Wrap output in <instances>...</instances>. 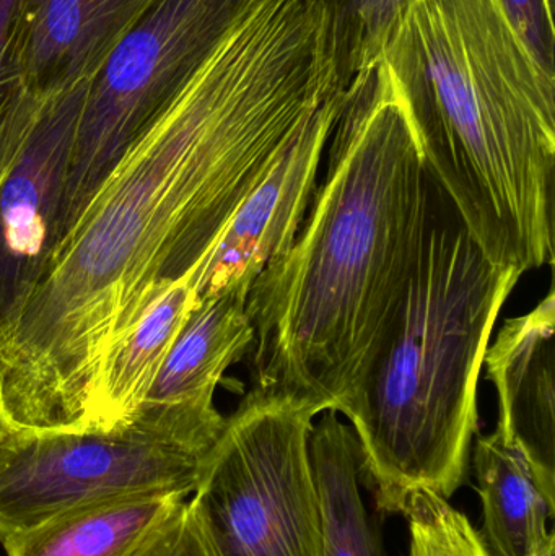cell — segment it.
<instances>
[{
	"label": "cell",
	"mask_w": 555,
	"mask_h": 556,
	"mask_svg": "<svg viewBox=\"0 0 555 556\" xmlns=\"http://www.w3.org/2000/svg\"><path fill=\"white\" fill-rule=\"evenodd\" d=\"M2 376H3V362L0 358V440L5 437L10 431L9 421H7L5 412H3L2 402Z\"/></svg>",
	"instance_id": "22"
},
{
	"label": "cell",
	"mask_w": 555,
	"mask_h": 556,
	"mask_svg": "<svg viewBox=\"0 0 555 556\" xmlns=\"http://www.w3.org/2000/svg\"><path fill=\"white\" fill-rule=\"evenodd\" d=\"M315 418L257 389L225 418L189 502L214 556H323Z\"/></svg>",
	"instance_id": "5"
},
{
	"label": "cell",
	"mask_w": 555,
	"mask_h": 556,
	"mask_svg": "<svg viewBox=\"0 0 555 556\" xmlns=\"http://www.w3.org/2000/svg\"><path fill=\"white\" fill-rule=\"evenodd\" d=\"M339 90L313 111L238 205L212 250L188 278L195 304L250 293L254 280L289 251L316 194L323 153L344 104Z\"/></svg>",
	"instance_id": "9"
},
{
	"label": "cell",
	"mask_w": 555,
	"mask_h": 556,
	"mask_svg": "<svg viewBox=\"0 0 555 556\" xmlns=\"http://www.w3.org/2000/svg\"><path fill=\"white\" fill-rule=\"evenodd\" d=\"M310 456L321 502L323 556H381L361 492V446L338 412H323L321 421L313 425Z\"/></svg>",
	"instance_id": "15"
},
{
	"label": "cell",
	"mask_w": 555,
	"mask_h": 556,
	"mask_svg": "<svg viewBox=\"0 0 555 556\" xmlns=\"http://www.w3.org/2000/svg\"><path fill=\"white\" fill-rule=\"evenodd\" d=\"M194 306V291L185 280L137 324L108 375L98 430H111L136 417Z\"/></svg>",
	"instance_id": "16"
},
{
	"label": "cell",
	"mask_w": 555,
	"mask_h": 556,
	"mask_svg": "<svg viewBox=\"0 0 555 556\" xmlns=\"http://www.w3.org/2000/svg\"><path fill=\"white\" fill-rule=\"evenodd\" d=\"M555 293L530 313L508 319L484 356L497 391L495 430L518 444L555 483Z\"/></svg>",
	"instance_id": "11"
},
{
	"label": "cell",
	"mask_w": 555,
	"mask_h": 556,
	"mask_svg": "<svg viewBox=\"0 0 555 556\" xmlns=\"http://www.w3.org/2000/svg\"><path fill=\"white\" fill-rule=\"evenodd\" d=\"M524 274L488 260L456 212H433L396 327L351 421L378 508L403 515L420 490L450 500L478 430V382L492 330Z\"/></svg>",
	"instance_id": "4"
},
{
	"label": "cell",
	"mask_w": 555,
	"mask_h": 556,
	"mask_svg": "<svg viewBox=\"0 0 555 556\" xmlns=\"http://www.w3.org/2000/svg\"><path fill=\"white\" fill-rule=\"evenodd\" d=\"M247 300V294L227 293L195 304L139 410L194 424H224L214 405L215 389L253 345Z\"/></svg>",
	"instance_id": "12"
},
{
	"label": "cell",
	"mask_w": 555,
	"mask_h": 556,
	"mask_svg": "<svg viewBox=\"0 0 555 556\" xmlns=\"http://www.w3.org/2000/svg\"><path fill=\"white\" fill-rule=\"evenodd\" d=\"M179 496L134 495L62 513L2 542L7 556H129Z\"/></svg>",
	"instance_id": "14"
},
{
	"label": "cell",
	"mask_w": 555,
	"mask_h": 556,
	"mask_svg": "<svg viewBox=\"0 0 555 556\" xmlns=\"http://www.w3.org/2000/svg\"><path fill=\"white\" fill-rule=\"evenodd\" d=\"M23 0H0V178L18 152L38 110L16 64V33Z\"/></svg>",
	"instance_id": "19"
},
{
	"label": "cell",
	"mask_w": 555,
	"mask_h": 556,
	"mask_svg": "<svg viewBox=\"0 0 555 556\" xmlns=\"http://www.w3.org/2000/svg\"><path fill=\"white\" fill-rule=\"evenodd\" d=\"M250 2L152 0L114 46L88 81L59 243L121 153L211 58Z\"/></svg>",
	"instance_id": "7"
},
{
	"label": "cell",
	"mask_w": 555,
	"mask_h": 556,
	"mask_svg": "<svg viewBox=\"0 0 555 556\" xmlns=\"http://www.w3.org/2000/svg\"><path fill=\"white\" fill-rule=\"evenodd\" d=\"M403 516L409 526V556H491L468 516L437 493H414Z\"/></svg>",
	"instance_id": "18"
},
{
	"label": "cell",
	"mask_w": 555,
	"mask_h": 556,
	"mask_svg": "<svg viewBox=\"0 0 555 556\" xmlns=\"http://www.w3.org/2000/svg\"><path fill=\"white\" fill-rule=\"evenodd\" d=\"M308 222L254 280L257 391L341 414L387 346L429 233L432 176L383 59L345 91Z\"/></svg>",
	"instance_id": "2"
},
{
	"label": "cell",
	"mask_w": 555,
	"mask_h": 556,
	"mask_svg": "<svg viewBox=\"0 0 555 556\" xmlns=\"http://www.w3.org/2000/svg\"><path fill=\"white\" fill-rule=\"evenodd\" d=\"M87 84L42 97L0 178V356L59 243L62 205Z\"/></svg>",
	"instance_id": "8"
},
{
	"label": "cell",
	"mask_w": 555,
	"mask_h": 556,
	"mask_svg": "<svg viewBox=\"0 0 555 556\" xmlns=\"http://www.w3.org/2000/svg\"><path fill=\"white\" fill-rule=\"evenodd\" d=\"M152 0H23L16 64L39 97L87 84Z\"/></svg>",
	"instance_id": "10"
},
{
	"label": "cell",
	"mask_w": 555,
	"mask_h": 556,
	"mask_svg": "<svg viewBox=\"0 0 555 556\" xmlns=\"http://www.w3.org/2000/svg\"><path fill=\"white\" fill-rule=\"evenodd\" d=\"M339 90L315 0L248 3L52 251L0 356L10 430H98L108 375L137 324L191 277L274 156Z\"/></svg>",
	"instance_id": "1"
},
{
	"label": "cell",
	"mask_w": 555,
	"mask_h": 556,
	"mask_svg": "<svg viewBox=\"0 0 555 556\" xmlns=\"http://www.w3.org/2000/svg\"><path fill=\"white\" fill-rule=\"evenodd\" d=\"M538 61L555 74L554 0H502Z\"/></svg>",
	"instance_id": "21"
},
{
	"label": "cell",
	"mask_w": 555,
	"mask_h": 556,
	"mask_svg": "<svg viewBox=\"0 0 555 556\" xmlns=\"http://www.w3.org/2000/svg\"><path fill=\"white\" fill-rule=\"evenodd\" d=\"M129 556H214L191 503L178 500Z\"/></svg>",
	"instance_id": "20"
},
{
	"label": "cell",
	"mask_w": 555,
	"mask_h": 556,
	"mask_svg": "<svg viewBox=\"0 0 555 556\" xmlns=\"http://www.w3.org/2000/svg\"><path fill=\"white\" fill-rule=\"evenodd\" d=\"M328 16L329 41L342 87L380 61L411 0H316Z\"/></svg>",
	"instance_id": "17"
},
{
	"label": "cell",
	"mask_w": 555,
	"mask_h": 556,
	"mask_svg": "<svg viewBox=\"0 0 555 556\" xmlns=\"http://www.w3.org/2000/svg\"><path fill=\"white\" fill-rule=\"evenodd\" d=\"M475 473L482 503V544L491 556L554 554L555 483L501 431L478 438Z\"/></svg>",
	"instance_id": "13"
},
{
	"label": "cell",
	"mask_w": 555,
	"mask_h": 556,
	"mask_svg": "<svg viewBox=\"0 0 555 556\" xmlns=\"http://www.w3.org/2000/svg\"><path fill=\"white\" fill-rule=\"evenodd\" d=\"M222 430L142 410L111 430H10L0 440V544L90 503L188 498Z\"/></svg>",
	"instance_id": "6"
},
{
	"label": "cell",
	"mask_w": 555,
	"mask_h": 556,
	"mask_svg": "<svg viewBox=\"0 0 555 556\" xmlns=\"http://www.w3.org/2000/svg\"><path fill=\"white\" fill-rule=\"evenodd\" d=\"M433 181L495 266L554 263L555 74L502 0H411L381 54Z\"/></svg>",
	"instance_id": "3"
}]
</instances>
